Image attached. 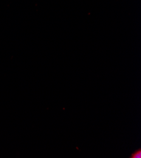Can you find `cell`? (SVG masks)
<instances>
[{"instance_id":"1","label":"cell","mask_w":141,"mask_h":158,"mask_svg":"<svg viewBox=\"0 0 141 158\" xmlns=\"http://www.w3.org/2000/svg\"><path fill=\"white\" fill-rule=\"evenodd\" d=\"M140 157H141V152H140V151H138V152H136L134 154H133L132 157H134V158L138 157V158H140Z\"/></svg>"}]
</instances>
